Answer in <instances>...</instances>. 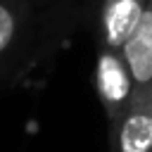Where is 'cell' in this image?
I'll return each mask as SVG.
<instances>
[{"label": "cell", "instance_id": "cell-4", "mask_svg": "<svg viewBox=\"0 0 152 152\" xmlns=\"http://www.w3.org/2000/svg\"><path fill=\"white\" fill-rule=\"evenodd\" d=\"M147 0H102L97 14V38L100 48L121 50L124 43L135 31Z\"/></svg>", "mask_w": 152, "mask_h": 152}, {"label": "cell", "instance_id": "cell-5", "mask_svg": "<svg viewBox=\"0 0 152 152\" xmlns=\"http://www.w3.org/2000/svg\"><path fill=\"white\" fill-rule=\"evenodd\" d=\"M121 55L131 71L133 90L150 88L152 86V0H147V7L135 31L121 48Z\"/></svg>", "mask_w": 152, "mask_h": 152}, {"label": "cell", "instance_id": "cell-1", "mask_svg": "<svg viewBox=\"0 0 152 152\" xmlns=\"http://www.w3.org/2000/svg\"><path fill=\"white\" fill-rule=\"evenodd\" d=\"M38 0H0V90L10 88L38 55Z\"/></svg>", "mask_w": 152, "mask_h": 152}, {"label": "cell", "instance_id": "cell-2", "mask_svg": "<svg viewBox=\"0 0 152 152\" xmlns=\"http://www.w3.org/2000/svg\"><path fill=\"white\" fill-rule=\"evenodd\" d=\"M112 152H152V86L133 90L126 109L109 121Z\"/></svg>", "mask_w": 152, "mask_h": 152}, {"label": "cell", "instance_id": "cell-3", "mask_svg": "<svg viewBox=\"0 0 152 152\" xmlns=\"http://www.w3.org/2000/svg\"><path fill=\"white\" fill-rule=\"evenodd\" d=\"M95 83H97V95L107 112V119L114 121L126 109V104L131 102V95H133L131 71L126 66L121 50L100 48L97 66H95Z\"/></svg>", "mask_w": 152, "mask_h": 152}]
</instances>
